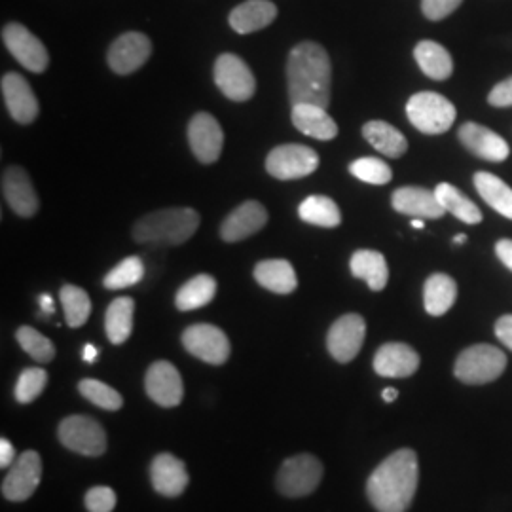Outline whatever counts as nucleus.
<instances>
[{
    "mask_svg": "<svg viewBox=\"0 0 512 512\" xmlns=\"http://www.w3.org/2000/svg\"><path fill=\"white\" fill-rule=\"evenodd\" d=\"M366 336L365 319L357 313L342 315L330 327L327 348L338 363H351L363 348Z\"/></svg>",
    "mask_w": 512,
    "mask_h": 512,
    "instance_id": "obj_12",
    "label": "nucleus"
},
{
    "mask_svg": "<svg viewBox=\"0 0 512 512\" xmlns=\"http://www.w3.org/2000/svg\"><path fill=\"white\" fill-rule=\"evenodd\" d=\"M495 336L499 338V342L503 346L512 349V315H503L497 323H495Z\"/></svg>",
    "mask_w": 512,
    "mask_h": 512,
    "instance_id": "obj_45",
    "label": "nucleus"
},
{
    "mask_svg": "<svg viewBox=\"0 0 512 512\" xmlns=\"http://www.w3.org/2000/svg\"><path fill=\"white\" fill-rule=\"evenodd\" d=\"M363 137L387 158H401L408 150V141L403 133L382 120H372L363 126Z\"/></svg>",
    "mask_w": 512,
    "mask_h": 512,
    "instance_id": "obj_30",
    "label": "nucleus"
},
{
    "mask_svg": "<svg viewBox=\"0 0 512 512\" xmlns=\"http://www.w3.org/2000/svg\"><path fill=\"white\" fill-rule=\"evenodd\" d=\"M349 173L363 183L376 184V186L391 183V179H393L391 167L385 164L384 160H378V158L355 160L353 164L349 165Z\"/></svg>",
    "mask_w": 512,
    "mask_h": 512,
    "instance_id": "obj_40",
    "label": "nucleus"
},
{
    "mask_svg": "<svg viewBox=\"0 0 512 512\" xmlns=\"http://www.w3.org/2000/svg\"><path fill=\"white\" fill-rule=\"evenodd\" d=\"M291 105H317L329 109L332 67L327 50L315 42L294 46L287 61Z\"/></svg>",
    "mask_w": 512,
    "mask_h": 512,
    "instance_id": "obj_2",
    "label": "nucleus"
},
{
    "mask_svg": "<svg viewBox=\"0 0 512 512\" xmlns=\"http://www.w3.org/2000/svg\"><path fill=\"white\" fill-rule=\"evenodd\" d=\"M152 54V42L143 33H124L110 44L109 59L110 69L116 74H131L139 71Z\"/></svg>",
    "mask_w": 512,
    "mask_h": 512,
    "instance_id": "obj_15",
    "label": "nucleus"
},
{
    "mask_svg": "<svg viewBox=\"0 0 512 512\" xmlns=\"http://www.w3.org/2000/svg\"><path fill=\"white\" fill-rule=\"evenodd\" d=\"M215 84L230 101H249L256 92V80L249 65L236 54H222L215 61Z\"/></svg>",
    "mask_w": 512,
    "mask_h": 512,
    "instance_id": "obj_10",
    "label": "nucleus"
},
{
    "mask_svg": "<svg viewBox=\"0 0 512 512\" xmlns=\"http://www.w3.org/2000/svg\"><path fill=\"white\" fill-rule=\"evenodd\" d=\"M382 397H384L385 403H393V401H397L399 391H397V389H393V387H387V389H384Z\"/></svg>",
    "mask_w": 512,
    "mask_h": 512,
    "instance_id": "obj_50",
    "label": "nucleus"
},
{
    "mask_svg": "<svg viewBox=\"0 0 512 512\" xmlns=\"http://www.w3.org/2000/svg\"><path fill=\"white\" fill-rule=\"evenodd\" d=\"M2 42L8 52L18 59L19 65L31 73H44L50 63L46 46L21 23H8L2 27Z\"/></svg>",
    "mask_w": 512,
    "mask_h": 512,
    "instance_id": "obj_9",
    "label": "nucleus"
},
{
    "mask_svg": "<svg viewBox=\"0 0 512 512\" xmlns=\"http://www.w3.org/2000/svg\"><path fill=\"white\" fill-rule=\"evenodd\" d=\"M435 194L439 198L440 205L446 209V213H452L456 219L465 224H478L482 222V211L475 202H471L461 190L452 184L442 183L435 188Z\"/></svg>",
    "mask_w": 512,
    "mask_h": 512,
    "instance_id": "obj_34",
    "label": "nucleus"
},
{
    "mask_svg": "<svg viewBox=\"0 0 512 512\" xmlns=\"http://www.w3.org/2000/svg\"><path fill=\"white\" fill-rule=\"evenodd\" d=\"M454 243H456V245H461V243H467V236H463V234H458V236L454 238Z\"/></svg>",
    "mask_w": 512,
    "mask_h": 512,
    "instance_id": "obj_51",
    "label": "nucleus"
},
{
    "mask_svg": "<svg viewBox=\"0 0 512 512\" xmlns=\"http://www.w3.org/2000/svg\"><path fill=\"white\" fill-rule=\"evenodd\" d=\"M202 217L190 207L160 209L137 220L131 236L141 245H183L196 234Z\"/></svg>",
    "mask_w": 512,
    "mask_h": 512,
    "instance_id": "obj_3",
    "label": "nucleus"
},
{
    "mask_svg": "<svg viewBox=\"0 0 512 512\" xmlns=\"http://www.w3.org/2000/svg\"><path fill=\"white\" fill-rule=\"evenodd\" d=\"M61 306L65 311V321L69 327L78 329L88 323L90 313H92V300L88 293L76 285H63L59 291Z\"/></svg>",
    "mask_w": 512,
    "mask_h": 512,
    "instance_id": "obj_36",
    "label": "nucleus"
},
{
    "mask_svg": "<svg viewBox=\"0 0 512 512\" xmlns=\"http://www.w3.org/2000/svg\"><path fill=\"white\" fill-rule=\"evenodd\" d=\"M475 188L480 198L505 219L512 220V188L488 171L475 173Z\"/></svg>",
    "mask_w": 512,
    "mask_h": 512,
    "instance_id": "obj_31",
    "label": "nucleus"
},
{
    "mask_svg": "<svg viewBox=\"0 0 512 512\" xmlns=\"http://www.w3.org/2000/svg\"><path fill=\"white\" fill-rule=\"evenodd\" d=\"M459 141L476 158L486 162H505L511 154L507 141L492 129L480 126L475 122H467L459 128Z\"/></svg>",
    "mask_w": 512,
    "mask_h": 512,
    "instance_id": "obj_19",
    "label": "nucleus"
},
{
    "mask_svg": "<svg viewBox=\"0 0 512 512\" xmlns=\"http://www.w3.org/2000/svg\"><path fill=\"white\" fill-rule=\"evenodd\" d=\"M188 143L202 164H215L224 145V133L217 118L209 112H198L188 124Z\"/></svg>",
    "mask_w": 512,
    "mask_h": 512,
    "instance_id": "obj_14",
    "label": "nucleus"
},
{
    "mask_svg": "<svg viewBox=\"0 0 512 512\" xmlns=\"http://www.w3.org/2000/svg\"><path fill=\"white\" fill-rule=\"evenodd\" d=\"M268 224V211L260 202H245L236 207L220 226V238L226 243H238L255 236Z\"/></svg>",
    "mask_w": 512,
    "mask_h": 512,
    "instance_id": "obj_20",
    "label": "nucleus"
},
{
    "mask_svg": "<svg viewBox=\"0 0 512 512\" xmlns=\"http://www.w3.org/2000/svg\"><path fill=\"white\" fill-rule=\"evenodd\" d=\"M42 478V459L35 450H27L10 467L8 475L2 480V495L8 501H27L40 484Z\"/></svg>",
    "mask_w": 512,
    "mask_h": 512,
    "instance_id": "obj_13",
    "label": "nucleus"
},
{
    "mask_svg": "<svg viewBox=\"0 0 512 512\" xmlns=\"http://www.w3.org/2000/svg\"><path fill=\"white\" fill-rule=\"evenodd\" d=\"M16 461V450L12 442L6 439L0 440V467H12Z\"/></svg>",
    "mask_w": 512,
    "mask_h": 512,
    "instance_id": "obj_47",
    "label": "nucleus"
},
{
    "mask_svg": "<svg viewBox=\"0 0 512 512\" xmlns=\"http://www.w3.org/2000/svg\"><path fill=\"white\" fill-rule=\"evenodd\" d=\"M86 507L90 512H112L116 507V494L109 486H95L86 494Z\"/></svg>",
    "mask_w": 512,
    "mask_h": 512,
    "instance_id": "obj_42",
    "label": "nucleus"
},
{
    "mask_svg": "<svg viewBox=\"0 0 512 512\" xmlns=\"http://www.w3.org/2000/svg\"><path fill=\"white\" fill-rule=\"evenodd\" d=\"M495 255L499 256V260L512 272V239H501V241H497V245H495Z\"/></svg>",
    "mask_w": 512,
    "mask_h": 512,
    "instance_id": "obj_46",
    "label": "nucleus"
},
{
    "mask_svg": "<svg viewBox=\"0 0 512 512\" xmlns=\"http://www.w3.org/2000/svg\"><path fill=\"white\" fill-rule=\"evenodd\" d=\"M16 338L23 351L38 363H50L54 359L55 348L52 340L33 327H19Z\"/></svg>",
    "mask_w": 512,
    "mask_h": 512,
    "instance_id": "obj_38",
    "label": "nucleus"
},
{
    "mask_svg": "<svg viewBox=\"0 0 512 512\" xmlns=\"http://www.w3.org/2000/svg\"><path fill=\"white\" fill-rule=\"evenodd\" d=\"M215 294H217L215 277L207 274L196 275L177 291L175 306L181 311L200 310L215 298Z\"/></svg>",
    "mask_w": 512,
    "mask_h": 512,
    "instance_id": "obj_33",
    "label": "nucleus"
},
{
    "mask_svg": "<svg viewBox=\"0 0 512 512\" xmlns=\"http://www.w3.org/2000/svg\"><path fill=\"white\" fill-rule=\"evenodd\" d=\"M0 88H2L4 105L18 124L27 126L37 120L38 110H40L37 95L21 74H4Z\"/></svg>",
    "mask_w": 512,
    "mask_h": 512,
    "instance_id": "obj_17",
    "label": "nucleus"
},
{
    "mask_svg": "<svg viewBox=\"0 0 512 512\" xmlns=\"http://www.w3.org/2000/svg\"><path fill=\"white\" fill-rule=\"evenodd\" d=\"M323 478V463L311 454L289 458L277 473V490L287 497H304L317 490Z\"/></svg>",
    "mask_w": 512,
    "mask_h": 512,
    "instance_id": "obj_7",
    "label": "nucleus"
},
{
    "mask_svg": "<svg viewBox=\"0 0 512 512\" xmlns=\"http://www.w3.org/2000/svg\"><path fill=\"white\" fill-rule=\"evenodd\" d=\"M420 368V355L401 342L384 344L374 355V370L384 378H410Z\"/></svg>",
    "mask_w": 512,
    "mask_h": 512,
    "instance_id": "obj_22",
    "label": "nucleus"
},
{
    "mask_svg": "<svg viewBox=\"0 0 512 512\" xmlns=\"http://www.w3.org/2000/svg\"><path fill=\"white\" fill-rule=\"evenodd\" d=\"M48 384V372L42 368H25L19 374L16 384V399L18 403L29 404L38 399Z\"/></svg>",
    "mask_w": 512,
    "mask_h": 512,
    "instance_id": "obj_41",
    "label": "nucleus"
},
{
    "mask_svg": "<svg viewBox=\"0 0 512 512\" xmlns=\"http://www.w3.org/2000/svg\"><path fill=\"white\" fill-rule=\"evenodd\" d=\"M2 196L10 209L23 217L29 219L38 211V196L35 186L31 183L27 171L19 165H10L2 173Z\"/></svg>",
    "mask_w": 512,
    "mask_h": 512,
    "instance_id": "obj_18",
    "label": "nucleus"
},
{
    "mask_svg": "<svg viewBox=\"0 0 512 512\" xmlns=\"http://www.w3.org/2000/svg\"><path fill=\"white\" fill-rule=\"evenodd\" d=\"M420 465L414 450L403 448L385 458L366 482V494L378 512H406L414 501Z\"/></svg>",
    "mask_w": 512,
    "mask_h": 512,
    "instance_id": "obj_1",
    "label": "nucleus"
},
{
    "mask_svg": "<svg viewBox=\"0 0 512 512\" xmlns=\"http://www.w3.org/2000/svg\"><path fill=\"white\" fill-rule=\"evenodd\" d=\"M38 304H40V308H42V311H44L46 315H50V313H54L55 311L54 298H52L50 294H42V296L38 298Z\"/></svg>",
    "mask_w": 512,
    "mask_h": 512,
    "instance_id": "obj_48",
    "label": "nucleus"
},
{
    "mask_svg": "<svg viewBox=\"0 0 512 512\" xmlns=\"http://www.w3.org/2000/svg\"><path fill=\"white\" fill-rule=\"evenodd\" d=\"M507 368V355L495 346L476 344L461 351L454 366L459 382L467 385H484L495 382Z\"/></svg>",
    "mask_w": 512,
    "mask_h": 512,
    "instance_id": "obj_4",
    "label": "nucleus"
},
{
    "mask_svg": "<svg viewBox=\"0 0 512 512\" xmlns=\"http://www.w3.org/2000/svg\"><path fill=\"white\" fill-rule=\"evenodd\" d=\"M78 389H80V393H82L84 399H88L90 403L99 406V408H103V410L116 412V410H120L122 404H124L122 395H120L116 389H112L110 385L103 384V382H99V380H82V382L78 384Z\"/></svg>",
    "mask_w": 512,
    "mask_h": 512,
    "instance_id": "obj_39",
    "label": "nucleus"
},
{
    "mask_svg": "<svg viewBox=\"0 0 512 512\" xmlns=\"http://www.w3.org/2000/svg\"><path fill=\"white\" fill-rule=\"evenodd\" d=\"M300 219L321 228H336L342 222V213L329 196H310L298 207Z\"/></svg>",
    "mask_w": 512,
    "mask_h": 512,
    "instance_id": "obj_35",
    "label": "nucleus"
},
{
    "mask_svg": "<svg viewBox=\"0 0 512 512\" xmlns=\"http://www.w3.org/2000/svg\"><path fill=\"white\" fill-rule=\"evenodd\" d=\"M183 346L190 355L209 365H224L230 357V340L215 325H192L183 332Z\"/></svg>",
    "mask_w": 512,
    "mask_h": 512,
    "instance_id": "obj_11",
    "label": "nucleus"
},
{
    "mask_svg": "<svg viewBox=\"0 0 512 512\" xmlns=\"http://www.w3.org/2000/svg\"><path fill=\"white\" fill-rule=\"evenodd\" d=\"M133 311L135 302L129 296H120L110 302L105 313V332L114 346H120L133 332Z\"/></svg>",
    "mask_w": 512,
    "mask_h": 512,
    "instance_id": "obj_32",
    "label": "nucleus"
},
{
    "mask_svg": "<svg viewBox=\"0 0 512 512\" xmlns=\"http://www.w3.org/2000/svg\"><path fill=\"white\" fill-rule=\"evenodd\" d=\"M256 283L275 294H291L298 287L293 264L289 260H262L255 266Z\"/></svg>",
    "mask_w": 512,
    "mask_h": 512,
    "instance_id": "obj_26",
    "label": "nucleus"
},
{
    "mask_svg": "<svg viewBox=\"0 0 512 512\" xmlns=\"http://www.w3.org/2000/svg\"><path fill=\"white\" fill-rule=\"evenodd\" d=\"M351 274L357 279H365L370 287V291L380 293L384 291L387 281H389V268L387 260L382 253L370 251V249H361L355 251L349 262Z\"/></svg>",
    "mask_w": 512,
    "mask_h": 512,
    "instance_id": "obj_27",
    "label": "nucleus"
},
{
    "mask_svg": "<svg viewBox=\"0 0 512 512\" xmlns=\"http://www.w3.org/2000/svg\"><path fill=\"white\" fill-rule=\"evenodd\" d=\"M391 205L397 213L416 217V219H440L446 213V209L440 205L437 194L421 186L397 188L391 196Z\"/></svg>",
    "mask_w": 512,
    "mask_h": 512,
    "instance_id": "obj_21",
    "label": "nucleus"
},
{
    "mask_svg": "<svg viewBox=\"0 0 512 512\" xmlns=\"http://www.w3.org/2000/svg\"><path fill=\"white\" fill-rule=\"evenodd\" d=\"M277 18V6L270 0H247L230 12V27L239 35H251Z\"/></svg>",
    "mask_w": 512,
    "mask_h": 512,
    "instance_id": "obj_24",
    "label": "nucleus"
},
{
    "mask_svg": "<svg viewBox=\"0 0 512 512\" xmlns=\"http://www.w3.org/2000/svg\"><path fill=\"white\" fill-rule=\"evenodd\" d=\"M145 277V266L139 256H128L120 264H116L109 274L105 275L103 285L109 291H120L137 285Z\"/></svg>",
    "mask_w": 512,
    "mask_h": 512,
    "instance_id": "obj_37",
    "label": "nucleus"
},
{
    "mask_svg": "<svg viewBox=\"0 0 512 512\" xmlns=\"http://www.w3.org/2000/svg\"><path fill=\"white\" fill-rule=\"evenodd\" d=\"M488 103L492 107H499V109H505V107H512V76L495 84L494 90L488 95Z\"/></svg>",
    "mask_w": 512,
    "mask_h": 512,
    "instance_id": "obj_44",
    "label": "nucleus"
},
{
    "mask_svg": "<svg viewBox=\"0 0 512 512\" xmlns=\"http://www.w3.org/2000/svg\"><path fill=\"white\" fill-rule=\"evenodd\" d=\"M406 116L414 128L427 135L446 133L456 122V107L444 95L420 92L410 97Z\"/></svg>",
    "mask_w": 512,
    "mask_h": 512,
    "instance_id": "obj_5",
    "label": "nucleus"
},
{
    "mask_svg": "<svg viewBox=\"0 0 512 512\" xmlns=\"http://www.w3.org/2000/svg\"><path fill=\"white\" fill-rule=\"evenodd\" d=\"M319 167L317 152L304 145H281L266 158V171L279 181L304 179Z\"/></svg>",
    "mask_w": 512,
    "mask_h": 512,
    "instance_id": "obj_8",
    "label": "nucleus"
},
{
    "mask_svg": "<svg viewBox=\"0 0 512 512\" xmlns=\"http://www.w3.org/2000/svg\"><path fill=\"white\" fill-rule=\"evenodd\" d=\"M463 0H421L423 16L431 21H440L454 14Z\"/></svg>",
    "mask_w": 512,
    "mask_h": 512,
    "instance_id": "obj_43",
    "label": "nucleus"
},
{
    "mask_svg": "<svg viewBox=\"0 0 512 512\" xmlns=\"http://www.w3.org/2000/svg\"><path fill=\"white\" fill-rule=\"evenodd\" d=\"M414 57L421 71L431 80H448L454 73V61L450 52L433 40H421L414 50Z\"/></svg>",
    "mask_w": 512,
    "mask_h": 512,
    "instance_id": "obj_29",
    "label": "nucleus"
},
{
    "mask_svg": "<svg viewBox=\"0 0 512 512\" xmlns=\"http://www.w3.org/2000/svg\"><path fill=\"white\" fill-rule=\"evenodd\" d=\"M412 226H414V228H423V226H425V224H423V220H412Z\"/></svg>",
    "mask_w": 512,
    "mask_h": 512,
    "instance_id": "obj_52",
    "label": "nucleus"
},
{
    "mask_svg": "<svg viewBox=\"0 0 512 512\" xmlns=\"http://www.w3.org/2000/svg\"><path fill=\"white\" fill-rule=\"evenodd\" d=\"M57 437L71 452L99 458L107 450V433L103 425L88 416H69L59 423Z\"/></svg>",
    "mask_w": 512,
    "mask_h": 512,
    "instance_id": "obj_6",
    "label": "nucleus"
},
{
    "mask_svg": "<svg viewBox=\"0 0 512 512\" xmlns=\"http://www.w3.org/2000/svg\"><path fill=\"white\" fill-rule=\"evenodd\" d=\"M97 355H99V349L95 348V346H92V344L84 346V361L86 363H93L97 359Z\"/></svg>",
    "mask_w": 512,
    "mask_h": 512,
    "instance_id": "obj_49",
    "label": "nucleus"
},
{
    "mask_svg": "<svg viewBox=\"0 0 512 512\" xmlns=\"http://www.w3.org/2000/svg\"><path fill=\"white\" fill-rule=\"evenodd\" d=\"M294 128L317 141H332L338 135V126L329 116L327 109L317 105H294Z\"/></svg>",
    "mask_w": 512,
    "mask_h": 512,
    "instance_id": "obj_25",
    "label": "nucleus"
},
{
    "mask_svg": "<svg viewBox=\"0 0 512 512\" xmlns=\"http://www.w3.org/2000/svg\"><path fill=\"white\" fill-rule=\"evenodd\" d=\"M145 389L148 397L164 408L179 406L183 401V378L169 361H156L148 366Z\"/></svg>",
    "mask_w": 512,
    "mask_h": 512,
    "instance_id": "obj_16",
    "label": "nucleus"
},
{
    "mask_svg": "<svg viewBox=\"0 0 512 512\" xmlns=\"http://www.w3.org/2000/svg\"><path fill=\"white\" fill-rule=\"evenodd\" d=\"M150 480L158 494L177 497L188 486V473L181 459L173 454H160L150 465Z\"/></svg>",
    "mask_w": 512,
    "mask_h": 512,
    "instance_id": "obj_23",
    "label": "nucleus"
},
{
    "mask_svg": "<svg viewBox=\"0 0 512 512\" xmlns=\"http://www.w3.org/2000/svg\"><path fill=\"white\" fill-rule=\"evenodd\" d=\"M458 285L446 274H433L423 287V304L425 311L433 317H440L456 304Z\"/></svg>",
    "mask_w": 512,
    "mask_h": 512,
    "instance_id": "obj_28",
    "label": "nucleus"
}]
</instances>
